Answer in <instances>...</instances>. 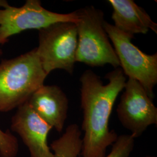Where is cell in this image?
I'll use <instances>...</instances> for the list:
<instances>
[{
    "label": "cell",
    "instance_id": "obj_1",
    "mask_svg": "<svg viewBox=\"0 0 157 157\" xmlns=\"http://www.w3.org/2000/svg\"><path fill=\"white\" fill-rule=\"evenodd\" d=\"M105 78L108 80L106 84L91 70L84 71L80 78L84 132L82 157H105L107 148L118 138L116 132L109 130V121L116 99L124 88L126 78L119 67L107 73Z\"/></svg>",
    "mask_w": 157,
    "mask_h": 157
},
{
    "label": "cell",
    "instance_id": "obj_2",
    "mask_svg": "<svg viewBox=\"0 0 157 157\" xmlns=\"http://www.w3.org/2000/svg\"><path fill=\"white\" fill-rule=\"evenodd\" d=\"M45 73L36 48L0 63V112L11 111L28 101L41 86Z\"/></svg>",
    "mask_w": 157,
    "mask_h": 157
},
{
    "label": "cell",
    "instance_id": "obj_3",
    "mask_svg": "<svg viewBox=\"0 0 157 157\" xmlns=\"http://www.w3.org/2000/svg\"><path fill=\"white\" fill-rule=\"evenodd\" d=\"M77 12L78 18L75 23L78 41L76 62L90 67L109 64L118 68L120 62L104 28V12L93 6L81 8Z\"/></svg>",
    "mask_w": 157,
    "mask_h": 157
},
{
    "label": "cell",
    "instance_id": "obj_4",
    "mask_svg": "<svg viewBox=\"0 0 157 157\" xmlns=\"http://www.w3.org/2000/svg\"><path fill=\"white\" fill-rule=\"evenodd\" d=\"M78 41L75 23H55L39 30V46L36 51L47 75L56 69L73 73Z\"/></svg>",
    "mask_w": 157,
    "mask_h": 157
},
{
    "label": "cell",
    "instance_id": "obj_5",
    "mask_svg": "<svg viewBox=\"0 0 157 157\" xmlns=\"http://www.w3.org/2000/svg\"><path fill=\"white\" fill-rule=\"evenodd\" d=\"M104 28L113 43L124 75L139 82L153 100V89L157 83V53H144L132 43L133 37L106 21L104 22Z\"/></svg>",
    "mask_w": 157,
    "mask_h": 157
},
{
    "label": "cell",
    "instance_id": "obj_6",
    "mask_svg": "<svg viewBox=\"0 0 157 157\" xmlns=\"http://www.w3.org/2000/svg\"><path fill=\"white\" fill-rule=\"evenodd\" d=\"M77 11L68 13L50 11L41 6L39 0H27L20 7L8 4L0 9V45H4L13 35L23 31L44 28L58 22L76 23Z\"/></svg>",
    "mask_w": 157,
    "mask_h": 157
},
{
    "label": "cell",
    "instance_id": "obj_7",
    "mask_svg": "<svg viewBox=\"0 0 157 157\" xmlns=\"http://www.w3.org/2000/svg\"><path fill=\"white\" fill-rule=\"evenodd\" d=\"M117 112L125 129L136 139L152 124H157V108L146 90L137 80L128 78Z\"/></svg>",
    "mask_w": 157,
    "mask_h": 157
},
{
    "label": "cell",
    "instance_id": "obj_8",
    "mask_svg": "<svg viewBox=\"0 0 157 157\" xmlns=\"http://www.w3.org/2000/svg\"><path fill=\"white\" fill-rule=\"evenodd\" d=\"M11 128L20 136L30 157H54L47 141L52 128L34 111L27 102L17 108L12 118Z\"/></svg>",
    "mask_w": 157,
    "mask_h": 157
},
{
    "label": "cell",
    "instance_id": "obj_9",
    "mask_svg": "<svg viewBox=\"0 0 157 157\" xmlns=\"http://www.w3.org/2000/svg\"><path fill=\"white\" fill-rule=\"evenodd\" d=\"M39 117L58 132H61L67 120L68 99L58 86L43 85L27 101Z\"/></svg>",
    "mask_w": 157,
    "mask_h": 157
},
{
    "label": "cell",
    "instance_id": "obj_10",
    "mask_svg": "<svg viewBox=\"0 0 157 157\" xmlns=\"http://www.w3.org/2000/svg\"><path fill=\"white\" fill-rule=\"evenodd\" d=\"M113 9L112 19L116 28L133 37L150 30L157 33V25L149 15L133 0H109Z\"/></svg>",
    "mask_w": 157,
    "mask_h": 157
},
{
    "label": "cell",
    "instance_id": "obj_11",
    "mask_svg": "<svg viewBox=\"0 0 157 157\" xmlns=\"http://www.w3.org/2000/svg\"><path fill=\"white\" fill-rule=\"evenodd\" d=\"M82 132L77 124L69 125L65 133L50 144L53 157H79L82 149Z\"/></svg>",
    "mask_w": 157,
    "mask_h": 157
},
{
    "label": "cell",
    "instance_id": "obj_12",
    "mask_svg": "<svg viewBox=\"0 0 157 157\" xmlns=\"http://www.w3.org/2000/svg\"><path fill=\"white\" fill-rule=\"evenodd\" d=\"M135 139L131 135L118 136L109 154L105 157H129L134 148Z\"/></svg>",
    "mask_w": 157,
    "mask_h": 157
},
{
    "label": "cell",
    "instance_id": "obj_13",
    "mask_svg": "<svg viewBox=\"0 0 157 157\" xmlns=\"http://www.w3.org/2000/svg\"><path fill=\"white\" fill-rule=\"evenodd\" d=\"M19 148L17 137L10 131L0 129V157H16Z\"/></svg>",
    "mask_w": 157,
    "mask_h": 157
},
{
    "label": "cell",
    "instance_id": "obj_14",
    "mask_svg": "<svg viewBox=\"0 0 157 157\" xmlns=\"http://www.w3.org/2000/svg\"><path fill=\"white\" fill-rule=\"evenodd\" d=\"M8 4V2L5 0H0V7L1 8H5L6 6Z\"/></svg>",
    "mask_w": 157,
    "mask_h": 157
},
{
    "label": "cell",
    "instance_id": "obj_15",
    "mask_svg": "<svg viewBox=\"0 0 157 157\" xmlns=\"http://www.w3.org/2000/svg\"><path fill=\"white\" fill-rule=\"evenodd\" d=\"M144 157H156L155 156H151V155H147Z\"/></svg>",
    "mask_w": 157,
    "mask_h": 157
},
{
    "label": "cell",
    "instance_id": "obj_16",
    "mask_svg": "<svg viewBox=\"0 0 157 157\" xmlns=\"http://www.w3.org/2000/svg\"><path fill=\"white\" fill-rule=\"evenodd\" d=\"M2 51H1V48H0V55H2Z\"/></svg>",
    "mask_w": 157,
    "mask_h": 157
}]
</instances>
